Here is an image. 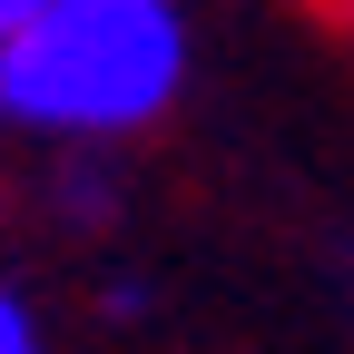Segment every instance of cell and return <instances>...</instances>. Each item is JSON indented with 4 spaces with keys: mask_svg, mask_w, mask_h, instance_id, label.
Returning a JSON list of instances; mask_svg holds the SVG:
<instances>
[{
    "mask_svg": "<svg viewBox=\"0 0 354 354\" xmlns=\"http://www.w3.org/2000/svg\"><path fill=\"white\" fill-rule=\"evenodd\" d=\"M0 354H50V344H39V315H30L10 286H0Z\"/></svg>",
    "mask_w": 354,
    "mask_h": 354,
    "instance_id": "obj_2",
    "label": "cell"
},
{
    "mask_svg": "<svg viewBox=\"0 0 354 354\" xmlns=\"http://www.w3.org/2000/svg\"><path fill=\"white\" fill-rule=\"evenodd\" d=\"M187 79L177 0H50L0 50V118L50 138H128Z\"/></svg>",
    "mask_w": 354,
    "mask_h": 354,
    "instance_id": "obj_1",
    "label": "cell"
},
{
    "mask_svg": "<svg viewBox=\"0 0 354 354\" xmlns=\"http://www.w3.org/2000/svg\"><path fill=\"white\" fill-rule=\"evenodd\" d=\"M39 10H50V0H0V50H10V39H20V30H30Z\"/></svg>",
    "mask_w": 354,
    "mask_h": 354,
    "instance_id": "obj_3",
    "label": "cell"
}]
</instances>
